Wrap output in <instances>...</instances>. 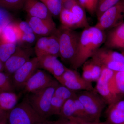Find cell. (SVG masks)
I'll return each mask as SVG.
<instances>
[{
    "label": "cell",
    "instance_id": "1",
    "mask_svg": "<svg viewBox=\"0 0 124 124\" xmlns=\"http://www.w3.org/2000/svg\"><path fill=\"white\" fill-rule=\"evenodd\" d=\"M106 35L104 31L95 26L85 28L81 32L76 54L70 66L75 70L78 69L92 58L104 44Z\"/></svg>",
    "mask_w": 124,
    "mask_h": 124
},
{
    "label": "cell",
    "instance_id": "12",
    "mask_svg": "<svg viewBox=\"0 0 124 124\" xmlns=\"http://www.w3.org/2000/svg\"><path fill=\"white\" fill-rule=\"evenodd\" d=\"M36 35L48 36L55 34L57 29L53 19L47 20L28 16L27 20Z\"/></svg>",
    "mask_w": 124,
    "mask_h": 124
},
{
    "label": "cell",
    "instance_id": "17",
    "mask_svg": "<svg viewBox=\"0 0 124 124\" xmlns=\"http://www.w3.org/2000/svg\"><path fill=\"white\" fill-rule=\"evenodd\" d=\"M22 34L17 23L10 22L2 29L0 35V42L16 44L20 42Z\"/></svg>",
    "mask_w": 124,
    "mask_h": 124
},
{
    "label": "cell",
    "instance_id": "30",
    "mask_svg": "<svg viewBox=\"0 0 124 124\" xmlns=\"http://www.w3.org/2000/svg\"><path fill=\"white\" fill-rule=\"evenodd\" d=\"M24 0H0V7L1 8L16 10L23 7Z\"/></svg>",
    "mask_w": 124,
    "mask_h": 124
},
{
    "label": "cell",
    "instance_id": "27",
    "mask_svg": "<svg viewBox=\"0 0 124 124\" xmlns=\"http://www.w3.org/2000/svg\"><path fill=\"white\" fill-rule=\"evenodd\" d=\"M46 6L52 16H59L62 9L61 0H39Z\"/></svg>",
    "mask_w": 124,
    "mask_h": 124
},
{
    "label": "cell",
    "instance_id": "49",
    "mask_svg": "<svg viewBox=\"0 0 124 124\" xmlns=\"http://www.w3.org/2000/svg\"></svg>",
    "mask_w": 124,
    "mask_h": 124
},
{
    "label": "cell",
    "instance_id": "47",
    "mask_svg": "<svg viewBox=\"0 0 124 124\" xmlns=\"http://www.w3.org/2000/svg\"><path fill=\"white\" fill-rule=\"evenodd\" d=\"M122 2H123V4H124V0H122Z\"/></svg>",
    "mask_w": 124,
    "mask_h": 124
},
{
    "label": "cell",
    "instance_id": "5",
    "mask_svg": "<svg viewBox=\"0 0 124 124\" xmlns=\"http://www.w3.org/2000/svg\"><path fill=\"white\" fill-rule=\"evenodd\" d=\"M77 96L84 106L90 120L99 122L102 112L107 104L104 99L94 89L77 91Z\"/></svg>",
    "mask_w": 124,
    "mask_h": 124
},
{
    "label": "cell",
    "instance_id": "15",
    "mask_svg": "<svg viewBox=\"0 0 124 124\" xmlns=\"http://www.w3.org/2000/svg\"><path fill=\"white\" fill-rule=\"evenodd\" d=\"M104 44L108 48L124 50V22L108 32Z\"/></svg>",
    "mask_w": 124,
    "mask_h": 124
},
{
    "label": "cell",
    "instance_id": "7",
    "mask_svg": "<svg viewBox=\"0 0 124 124\" xmlns=\"http://www.w3.org/2000/svg\"><path fill=\"white\" fill-rule=\"evenodd\" d=\"M101 67V73L96 81L97 84L94 90L109 106L120 100V98L113 93L110 84V81L115 71L106 67Z\"/></svg>",
    "mask_w": 124,
    "mask_h": 124
},
{
    "label": "cell",
    "instance_id": "40",
    "mask_svg": "<svg viewBox=\"0 0 124 124\" xmlns=\"http://www.w3.org/2000/svg\"><path fill=\"white\" fill-rule=\"evenodd\" d=\"M37 124H60V123L58 120L54 121H50L46 119Z\"/></svg>",
    "mask_w": 124,
    "mask_h": 124
},
{
    "label": "cell",
    "instance_id": "35",
    "mask_svg": "<svg viewBox=\"0 0 124 124\" xmlns=\"http://www.w3.org/2000/svg\"><path fill=\"white\" fill-rule=\"evenodd\" d=\"M77 1L91 14L96 13L99 0H77Z\"/></svg>",
    "mask_w": 124,
    "mask_h": 124
},
{
    "label": "cell",
    "instance_id": "18",
    "mask_svg": "<svg viewBox=\"0 0 124 124\" xmlns=\"http://www.w3.org/2000/svg\"><path fill=\"white\" fill-rule=\"evenodd\" d=\"M91 59L94 60H106L124 62V55L123 54L113 51L106 47H100Z\"/></svg>",
    "mask_w": 124,
    "mask_h": 124
},
{
    "label": "cell",
    "instance_id": "10",
    "mask_svg": "<svg viewBox=\"0 0 124 124\" xmlns=\"http://www.w3.org/2000/svg\"><path fill=\"white\" fill-rule=\"evenodd\" d=\"M31 48L17 46L14 53L4 63V71L10 77L31 58Z\"/></svg>",
    "mask_w": 124,
    "mask_h": 124
},
{
    "label": "cell",
    "instance_id": "34",
    "mask_svg": "<svg viewBox=\"0 0 124 124\" xmlns=\"http://www.w3.org/2000/svg\"><path fill=\"white\" fill-rule=\"evenodd\" d=\"M75 105L76 108V117L81 119L91 121L89 119L84 106L77 98H75Z\"/></svg>",
    "mask_w": 124,
    "mask_h": 124
},
{
    "label": "cell",
    "instance_id": "23",
    "mask_svg": "<svg viewBox=\"0 0 124 124\" xmlns=\"http://www.w3.org/2000/svg\"><path fill=\"white\" fill-rule=\"evenodd\" d=\"M17 47L16 44L0 42V60L4 63L14 53Z\"/></svg>",
    "mask_w": 124,
    "mask_h": 124
},
{
    "label": "cell",
    "instance_id": "46",
    "mask_svg": "<svg viewBox=\"0 0 124 124\" xmlns=\"http://www.w3.org/2000/svg\"><path fill=\"white\" fill-rule=\"evenodd\" d=\"M98 124H110L107 122H99L98 123Z\"/></svg>",
    "mask_w": 124,
    "mask_h": 124
},
{
    "label": "cell",
    "instance_id": "29",
    "mask_svg": "<svg viewBox=\"0 0 124 124\" xmlns=\"http://www.w3.org/2000/svg\"><path fill=\"white\" fill-rule=\"evenodd\" d=\"M48 37H41L36 42L34 51L37 57L46 55Z\"/></svg>",
    "mask_w": 124,
    "mask_h": 124
},
{
    "label": "cell",
    "instance_id": "32",
    "mask_svg": "<svg viewBox=\"0 0 124 124\" xmlns=\"http://www.w3.org/2000/svg\"><path fill=\"white\" fill-rule=\"evenodd\" d=\"M10 77L3 72H0V91H13L14 86Z\"/></svg>",
    "mask_w": 124,
    "mask_h": 124
},
{
    "label": "cell",
    "instance_id": "45",
    "mask_svg": "<svg viewBox=\"0 0 124 124\" xmlns=\"http://www.w3.org/2000/svg\"><path fill=\"white\" fill-rule=\"evenodd\" d=\"M3 28H4V27L0 25V35L1 33V32H2V29H3Z\"/></svg>",
    "mask_w": 124,
    "mask_h": 124
},
{
    "label": "cell",
    "instance_id": "28",
    "mask_svg": "<svg viewBox=\"0 0 124 124\" xmlns=\"http://www.w3.org/2000/svg\"><path fill=\"white\" fill-rule=\"evenodd\" d=\"M121 0H99L96 9V14L97 19L104 12L115 5Z\"/></svg>",
    "mask_w": 124,
    "mask_h": 124
},
{
    "label": "cell",
    "instance_id": "26",
    "mask_svg": "<svg viewBox=\"0 0 124 124\" xmlns=\"http://www.w3.org/2000/svg\"><path fill=\"white\" fill-rule=\"evenodd\" d=\"M77 92L59 84L55 89L54 95L66 101L77 97Z\"/></svg>",
    "mask_w": 124,
    "mask_h": 124
},
{
    "label": "cell",
    "instance_id": "20",
    "mask_svg": "<svg viewBox=\"0 0 124 124\" xmlns=\"http://www.w3.org/2000/svg\"><path fill=\"white\" fill-rule=\"evenodd\" d=\"M75 23L76 28H85L90 26L86 17L85 9L78 1L71 9Z\"/></svg>",
    "mask_w": 124,
    "mask_h": 124
},
{
    "label": "cell",
    "instance_id": "39",
    "mask_svg": "<svg viewBox=\"0 0 124 124\" xmlns=\"http://www.w3.org/2000/svg\"><path fill=\"white\" fill-rule=\"evenodd\" d=\"M62 8L70 10L76 3L77 0H61Z\"/></svg>",
    "mask_w": 124,
    "mask_h": 124
},
{
    "label": "cell",
    "instance_id": "22",
    "mask_svg": "<svg viewBox=\"0 0 124 124\" xmlns=\"http://www.w3.org/2000/svg\"><path fill=\"white\" fill-rule=\"evenodd\" d=\"M60 57V45L58 38L56 33L48 37L46 55Z\"/></svg>",
    "mask_w": 124,
    "mask_h": 124
},
{
    "label": "cell",
    "instance_id": "25",
    "mask_svg": "<svg viewBox=\"0 0 124 124\" xmlns=\"http://www.w3.org/2000/svg\"><path fill=\"white\" fill-rule=\"evenodd\" d=\"M59 16L62 26L69 29H76L73 14L70 10L62 8Z\"/></svg>",
    "mask_w": 124,
    "mask_h": 124
},
{
    "label": "cell",
    "instance_id": "11",
    "mask_svg": "<svg viewBox=\"0 0 124 124\" xmlns=\"http://www.w3.org/2000/svg\"><path fill=\"white\" fill-rule=\"evenodd\" d=\"M57 80L45 71L38 69L31 76L24 85L26 93H35L51 86Z\"/></svg>",
    "mask_w": 124,
    "mask_h": 124
},
{
    "label": "cell",
    "instance_id": "9",
    "mask_svg": "<svg viewBox=\"0 0 124 124\" xmlns=\"http://www.w3.org/2000/svg\"><path fill=\"white\" fill-rule=\"evenodd\" d=\"M39 68L38 58L36 57L31 58L11 76L14 88H23L28 80Z\"/></svg>",
    "mask_w": 124,
    "mask_h": 124
},
{
    "label": "cell",
    "instance_id": "31",
    "mask_svg": "<svg viewBox=\"0 0 124 124\" xmlns=\"http://www.w3.org/2000/svg\"><path fill=\"white\" fill-rule=\"evenodd\" d=\"M86 62L88 65L90 71L92 81H97L99 79L101 73V67L93 61L91 59Z\"/></svg>",
    "mask_w": 124,
    "mask_h": 124
},
{
    "label": "cell",
    "instance_id": "13",
    "mask_svg": "<svg viewBox=\"0 0 124 124\" xmlns=\"http://www.w3.org/2000/svg\"><path fill=\"white\" fill-rule=\"evenodd\" d=\"M37 58L39 68L47 71L55 79L61 76L67 68L58 59L57 57L53 55H45Z\"/></svg>",
    "mask_w": 124,
    "mask_h": 124
},
{
    "label": "cell",
    "instance_id": "16",
    "mask_svg": "<svg viewBox=\"0 0 124 124\" xmlns=\"http://www.w3.org/2000/svg\"><path fill=\"white\" fill-rule=\"evenodd\" d=\"M107 122L110 124H124V100H120L109 105L106 111Z\"/></svg>",
    "mask_w": 124,
    "mask_h": 124
},
{
    "label": "cell",
    "instance_id": "43",
    "mask_svg": "<svg viewBox=\"0 0 124 124\" xmlns=\"http://www.w3.org/2000/svg\"><path fill=\"white\" fill-rule=\"evenodd\" d=\"M4 71V63L0 60V72Z\"/></svg>",
    "mask_w": 124,
    "mask_h": 124
},
{
    "label": "cell",
    "instance_id": "41",
    "mask_svg": "<svg viewBox=\"0 0 124 124\" xmlns=\"http://www.w3.org/2000/svg\"><path fill=\"white\" fill-rule=\"evenodd\" d=\"M7 112L0 109V121L7 118Z\"/></svg>",
    "mask_w": 124,
    "mask_h": 124
},
{
    "label": "cell",
    "instance_id": "48",
    "mask_svg": "<svg viewBox=\"0 0 124 124\" xmlns=\"http://www.w3.org/2000/svg\"></svg>",
    "mask_w": 124,
    "mask_h": 124
},
{
    "label": "cell",
    "instance_id": "14",
    "mask_svg": "<svg viewBox=\"0 0 124 124\" xmlns=\"http://www.w3.org/2000/svg\"><path fill=\"white\" fill-rule=\"evenodd\" d=\"M23 7L28 16L44 19H53L52 16L39 0H24Z\"/></svg>",
    "mask_w": 124,
    "mask_h": 124
},
{
    "label": "cell",
    "instance_id": "37",
    "mask_svg": "<svg viewBox=\"0 0 124 124\" xmlns=\"http://www.w3.org/2000/svg\"><path fill=\"white\" fill-rule=\"evenodd\" d=\"M36 35L34 33H23L20 42L32 44L35 41Z\"/></svg>",
    "mask_w": 124,
    "mask_h": 124
},
{
    "label": "cell",
    "instance_id": "21",
    "mask_svg": "<svg viewBox=\"0 0 124 124\" xmlns=\"http://www.w3.org/2000/svg\"><path fill=\"white\" fill-rule=\"evenodd\" d=\"M112 90L115 94L120 97L124 94V71L114 72L110 81Z\"/></svg>",
    "mask_w": 124,
    "mask_h": 124
},
{
    "label": "cell",
    "instance_id": "33",
    "mask_svg": "<svg viewBox=\"0 0 124 124\" xmlns=\"http://www.w3.org/2000/svg\"><path fill=\"white\" fill-rule=\"evenodd\" d=\"M65 101L54 96H53L51 104V116L54 115L60 116L61 109Z\"/></svg>",
    "mask_w": 124,
    "mask_h": 124
},
{
    "label": "cell",
    "instance_id": "24",
    "mask_svg": "<svg viewBox=\"0 0 124 124\" xmlns=\"http://www.w3.org/2000/svg\"><path fill=\"white\" fill-rule=\"evenodd\" d=\"M69 99L64 102L61 109L60 116L64 118L76 117L75 98Z\"/></svg>",
    "mask_w": 124,
    "mask_h": 124
},
{
    "label": "cell",
    "instance_id": "44",
    "mask_svg": "<svg viewBox=\"0 0 124 124\" xmlns=\"http://www.w3.org/2000/svg\"><path fill=\"white\" fill-rule=\"evenodd\" d=\"M0 124H8L7 118L0 121Z\"/></svg>",
    "mask_w": 124,
    "mask_h": 124
},
{
    "label": "cell",
    "instance_id": "4",
    "mask_svg": "<svg viewBox=\"0 0 124 124\" xmlns=\"http://www.w3.org/2000/svg\"><path fill=\"white\" fill-rule=\"evenodd\" d=\"M59 84L57 80L51 86L35 93H30L27 98L36 111L46 119L51 116V100L55 89Z\"/></svg>",
    "mask_w": 124,
    "mask_h": 124
},
{
    "label": "cell",
    "instance_id": "8",
    "mask_svg": "<svg viewBox=\"0 0 124 124\" xmlns=\"http://www.w3.org/2000/svg\"><path fill=\"white\" fill-rule=\"evenodd\" d=\"M55 79L60 84L74 91L94 90L91 82L84 79L75 70L68 68L61 76Z\"/></svg>",
    "mask_w": 124,
    "mask_h": 124
},
{
    "label": "cell",
    "instance_id": "38",
    "mask_svg": "<svg viewBox=\"0 0 124 124\" xmlns=\"http://www.w3.org/2000/svg\"><path fill=\"white\" fill-rule=\"evenodd\" d=\"M58 120L60 124H80L84 120L76 117L67 118L60 117Z\"/></svg>",
    "mask_w": 124,
    "mask_h": 124
},
{
    "label": "cell",
    "instance_id": "6",
    "mask_svg": "<svg viewBox=\"0 0 124 124\" xmlns=\"http://www.w3.org/2000/svg\"><path fill=\"white\" fill-rule=\"evenodd\" d=\"M124 5L122 0L104 12L95 26L102 31L113 28L124 22Z\"/></svg>",
    "mask_w": 124,
    "mask_h": 124
},
{
    "label": "cell",
    "instance_id": "19",
    "mask_svg": "<svg viewBox=\"0 0 124 124\" xmlns=\"http://www.w3.org/2000/svg\"><path fill=\"white\" fill-rule=\"evenodd\" d=\"M19 96L13 91H0V109L8 112L18 104Z\"/></svg>",
    "mask_w": 124,
    "mask_h": 124
},
{
    "label": "cell",
    "instance_id": "36",
    "mask_svg": "<svg viewBox=\"0 0 124 124\" xmlns=\"http://www.w3.org/2000/svg\"><path fill=\"white\" fill-rule=\"evenodd\" d=\"M17 24L23 33H33L30 24L27 21H21L17 23Z\"/></svg>",
    "mask_w": 124,
    "mask_h": 124
},
{
    "label": "cell",
    "instance_id": "42",
    "mask_svg": "<svg viewBox=\"0 0 124 124\" xmlns=\"http://www.w3.org/2000/svg\"><path fill=\"white\" fill-rule=\"evenodd\" d=\"M100 122V121H99ZM99 122L96 121H82L80 124H98Z\"/></svg>",
    "mask_w": 124,
    "mask_h": 124
},
{
    "label": "cell",
    "instance_id": "3",
    "mask_svg": "<svg viewBox=\"0 0 124 124\" xmlns=\"http://www.w3.org/2000/svg\"><path fill=\"white\" fill-rule=\"evenodd\" d=\"M8 124H37L46 120L34 110L27 99H24L7 112Z\"/></svg>",
    "mask_w": 124,
    "mask_h": 124
},
{
    "label": "cell",
    "instance_id": "2",
    "mask_svg": "<svg viewBox=\"0 0 124 124\" xmlns=\"http://www.w3.org/2000/svg\"><path fill=\"white\" fill-rule=\"evenodd\" d=\"M55 33L60 45L59 57L71 66L76 54L81 33L61 25Z\"/></svg>",
    "mask_w": 124,
    "mask_h": 124
}]
</instances>
